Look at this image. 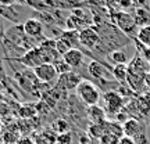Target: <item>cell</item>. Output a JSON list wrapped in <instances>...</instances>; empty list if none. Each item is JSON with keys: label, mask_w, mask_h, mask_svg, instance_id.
<instances>
[{"label": "cell", "mask_w": 150, "mask_h": 144, "mask_svg": "<svg viewBox=\"0 0 150 144\" xmlns=\"http://www.w3.org/2000/svg\"><path fill=\"white\" fill-rule=\"evenodd\" d=\"M111 22L127 36H136L138 33V25L134 20V15L128 11H111L110 13Z\"/></svg>", "instance_id": "obj_1"}, {"label": "cell", "mask_w": 150, "mask_h": 144, "mask_svg": "<svg viewBox=\"0 0 150 144\" xmlns=\"http://www.w3.org/2000/svg\"><path fill=\"white\" fill-rule=\"evenodd\" d=\"M75 91H76V96L79 97L81 101L88 107L97 105L100 101V97H102L99 87L95 83H92L91 80H82Z\"/></svg>", "instance_id": "obj_2"}, {"label": "cell", "mask_w": 150, "mask_h": 144, "mask_svg": "<svg viewBox=\"0 0 150 144\" xmlns=\"http://www.w3.org/2000/svg\"><path fill=\"white\" fill-rule=\"evenodd\" d=\"M124 136H128L134 139L138 144H146V128L145 125L136 118H129L128 121L122 123Z\"/></svg>", "instance_id": "obj_3"}, {"label": "cell", "mask_w": 150, "mask_h": 144, "mask_svg": "<svg viewBox=\"0 0 150 144\" xmlns=\"http://www.w3.org/2000/svg\"><path fill=\"white\" fill-rule=\"evenodd\" d=\"M103 101H104L106 112L111 115H118L125 107V97L114 90L106 91L103 94Z\"/></svg>", "instance_id": "obj_4"}, {"label": "cell", "mask_w": 150, "mask_h": 144, "mask_svg": "<svg viewBox=\"0 0 150 144\" xmlns=\"http://www.w3.org/2000/svg\"><path fill=\"white\" fill-rule=\"evenodd\" d=\"M17 61L21 63V64L24 65L25 68H28V70H29V68L35 70L36 67H39V65H42L46 63V55H45L42 48L36 46V47L28 50L25 54L17 57Z\"/></svg>", "instance_id": "obj_5"}, {"label": "cell", "mask_w": 150, "mask_h": 144, "mask_svg": "<svg viewBox=\"0 0 150 144\" xmlns=\"http://www.w3.org/2000/svg\"><path fill=\"white\" fill-rule=\"evenodd\" d=\"M36 78L39 79L40 83H45V85H56L57 83V79H59V74L54 68V64H50V63H45V64L39 65L33 70Z\"/></svg>", "instance_id": "obj_6"}, {"label": "cell", "mask_w": 150, "mask_h": 144, "mask_svg": "<svg viewBox=\"0 0 150 144\" xmlns=\"http://www.w3.org/2000/svg\"><path fill=\"white\" fill-rule=\"evenodd\" d=\"M79 43L88 50H95L100 43V33L96 28L86 27L79 31Z\"/></svg>", "instance_id": "obj_7"}, {"label": "cell", "mask_w": 150, "mask_h": 144, "mask_svg": "<svg viewBox=\"0 0 150 144\" xmlns=\"http://www.w3.org/2000/svg\"><path fill=\"white\" fill-rule=\"evenodd\" d=\"M83 79H81V76L78 74H75L74 71L67 72L64 75H60L56 86L65 91H71V90H76V87L79 86V83Z\"/></svg>", "instance_id": "obj_8"}, {"label": "cell", "mask_w": 150, "mask_h": 144, "mask_svg": "<svg viewBox=\"0 0 150 144\" xmlns=\"http://www.w3.org/2000/svg\"><path fill=\"white\" fill-rule=\"evenodd\" d=\"M88 72L92 78H96L99 80H111L114 79L111 70H108L107 67H104L102 63H99L96 60H92L88 65Z\"/></svg>", "instance_id": "obj_9"}, {"label": "cell", "mask_w": 150, "mask_h": 144, "mask_svg": "<svg viewBox=\"0 0 150 144\" xmlns=\"http://www.w3.org/2000/svg\"><path fill=\"white\" fill-rule=\"evenodd\" d=\"M22 28H24V32L27 36H29L31 39H39L40 40V37L43 35V21L40 20H38V18H28L24 21L22 24Z\"/></svg>", "instance_id": "obj_10"}, {"label": "cell", "mask_w": 150, "mask_h": 144, "mask_svg": "<svg viewBox=\"0 0 150 144\" xmlns=\"http://www.w3.org/2000/svg\"><path fill=\"white\" fill-rule=\"evenodd\" d=\"M149 71H150V65L147 64V63H146L142 57H140L139 54H136L134 58L129 61V64H128V74L146 76Z\"/></svg>", "instance_id": "obj_11"}, {"label": "cell", "mask_w": 150, "mask_h": 144, "mask_svg": "<svg viewBox=\"0 0 150 144\" xmlns=\"http://www.w3.org/2000/svg\"><path fill=\"white\" fill-rule=\"evenodd\" d=\"M86 117L89 118L92 123H103L107 121V112L100 105H92V107H88Z\"/></svg>", "instance_id": "obj_12"}, {"label": "cell", "mask_w": 150, "mask_h": 144, "mask_svg": "<svg viewBox=\"0 0 150 144\" xmlns=\"http://www.w3.org/2000/svg\"><path fill=\"white\" fill-rule=\"evenodd\" d=\"M83 57L85 55H83V53L81 51L79 48H71L68 53L63 55V60L74 70V68H79L81 65H82Z\"/></svg>", "instance_id": "obj_13"}, {"label": "cell", "mask_w": 150, "mask_h": 144, "mask_svg": "<svg viewBox=\"0 0 150 144\" xmlns=\"http://www.w3.org/2000/svg\"><path fill=\"white\" fill-rule=\"evenodd\" d=\"M45 3L47 4L49 8L54 10H75L79 7V3L75 0H45Z\"/></svg>", "instance_id": "obj_14"}, {"label": "cell", "mask_w": 150, "mask_h": 144, "mask_svg": "<svg viewBox=\"0 0 150 144\" xmlns=\"http://www.w3.org/2000/svg\"><path fill=\"white\" fill-rule=\"evenodd\" d=\"M134 20L136 22L138 28L149 27L150 25V10L145 8V7H135L134 8Z\"/></svg>", "instance_id": "obj_15"}, {"label": "cell", "mask_w": 150, "mask_h": 144, "mask_svg": "<svg viewBox=\"0 0 150 144\" xmlns=\"http://www.w3.org/2000/svg\"><path fill=\"white\" fill-rule=\"evenodd\" d=\"M57 136H59V134L50 128V129L43 130L42 133L36 134V136L33 137V141H35V144H56Z\"/></svg>", "instance_id": "obj_16"}, {"label": "cell", "mask_w": 150, "mask_h": 144, "mask_svg": "<svg viewBox=\"0 0 150 144\" xmlns=\"http://www.w3.org/2000/svg\"><path fill=\"white\" fill-rule=\"evenodd\" d=\"M114 79L118 80L120 83H127L128 78V65H114L111 68Z\"/></svg>", "instance_id": "obj_17"}, {"label": "cell", "mask_w": 150, "mask_h": 144, "mask_svg": "<svg viewBox=\"0 0 150 144\" xmlns=\"http://www.w3.org/2000/svg\"><path fill=\"white\" fill-rule=\"evenodd\" d=\"M108 60L114 65H128V55L122 50H112L108 54Z\"/></svg>", "instance_id": "obj_18"}, {"label": "cell", "mask_w": 150, "mask_h": 144, "mask_svg": "<svg viewBox=\"0 0 150 144\" xmlns=\"http://www.w3.org/2000/svg\"><path fill=\"white\" fill-rule=\"evenodd\" d=\"M18 115L22 119H32L38 115L36 105L35 104H24V105L18 108Z\"/></svg>", "instance_id": "obj_19"}, {"label": "cell", "mask_w": 150, "mask_h": 144, "mask_svg": "<svg viewBox=\"0 0 150 144\" xmlns=\"http://www.w3.org/2000/svg\"><path fill=\"white\" fill-rule=\"evenodd\" d=\"M135 40L139 42L146 47H150V25L149 27H143L138 29V33L135 36Z\"/></svg>", "instance_id": "obj_20"}, {"label": "cell", "mask_w": 150, "mask_h": 144, "mask_svg": "<svg viewBox=\"0 0 150 144\" xmlns=\"http://www.w3.org/2000/svg\"><path fill=\"white\" fill-rule=\"evenodd\" d=\"M107 122V121H106ZM106 122L103 123H92L89 129H88V132L91 134L92 137H96V139H100L102 136L106 134Z\"/></svg>", "instance_id": "obj_21"}, {"label": "cell", "mask_w": 150, "mask_h": 144, "mask_svg": "<svg viewBox=\"0 0 150 144\" xmlns=\"http://www.w3.org/2000/svg\"><path fill=\"white\" fill-rule=\"evenodd\" d=\"M61 37H64L65 40H68L71 43V46L74 48H78V46H81L79 43V31H64Z\"/></svg>", "instance_id": "obj_22"}, {"label": "cell", "mask_w": 150, "mask_h": 144, "mask_svg": "<svg viewBox=\"0 0 150 144\" xmlns=\"http://www.w3.org/2000/svg\"><path fill=\"white\" fill-rule=\"evenodd\" d=\"M106 133L112 134V136H117V137H122L124 136V129L122 125H118V122H106Z\"/></svg>", "instance_id": "obj_23"}, {"label": "cell", "mask_w": 150, "mask_h": 144, "mask_svg": "<svg viewBox=\"0 0 150 144\" xmlns=\"http://www.w3.org/2000/svg\"><path fill=\"white\" fill-rule=\"evenodd\" d=\"M71 48H74V47L71 46V43L68 42V40H65L64 37L60 36L59 39L56 40V50H57V53H59L60 55H64V54H67Z\"/></svg>", "instance_id": "obj_24"}, {"label": "cell", "mask_w": 150, "mask_h": 144, "mask_svg": "<svg viewBox=\"0 0 150 144\" xmlns=\"http://www.w3.org/2000/svg\"><path fill=\"white\" fill-rule=\"evenodd\" d=\"M52 129L57 134H61V133H67L68 129H70V123L67 122L65 119H56L52 125Z\"/></svg>", "instance_id": "obj_25"}, {"label": "cell", "mask_w": 150, "mask_h": 144, "mask_svg": "<svg viewBox=\"0 0 150 144\" xmlns=\"http://www.w3.org/2000/svg\"><path fill=\"white\" fill-rule=\"evenodd\" d=\"M24 3H27L29 7H32L33 10L40 11V10H49L50 8L47 7V4L45 3V0H24Z\"/></svg>", "instance_id": "obj_26"}, {"label": "cell", "mask_w": 150, "mask_h": 144, "mask_svg": "<svg viewBox=\"0 0 150 144\" xmlns=\"http://www.w3.org/2000/svg\"><path fill=\"white\" fill-rule=\"evenodd\" d=\"M135 43H136V48H138V53H139V55L145 60L147 64L150 65V47H146V46L140 44V43L136 42V40H135Z\"/></svg>", "instance_id": "obj_27"}, {"label": "cell", "mask_w": 150, "mask_h": 144, "mask_svg": "<svg viewBox=\"0 0 150 144\" xmlns=\"http://www.w3.org/2000/svg\"><path fill=\"white\" fill-rule=\"evenodd\" d=\"M54 68H56V71H57L59 76L60 75H64V74H67V72H71V71H72V68L65 63L64 60H59L57 63H54Z\"/></svg>", "instance_id": "obj_28"}, {"label": "cell", "mask_w": 150, "mask_h": 144, "mask_svg": "<svg viewBox=\"0 0 150 144\" xmlns=\"http://www.w3.org/2000/svg\"><path fill=\"white\" fill-rule=\"evenodd\" d=\"M99 144H120V137L106 133L99 139Z\"/></svg>", "instance_id": "obj_29"}, {"label": "cell", "mask_w": 150, "mask_h": 144, "mask_svg": "<svg viewBox=\"0 0 150 144\" xmlns=\"http://www.w3.org/2000/svg\"><path fill=\"white\" fill-rule=\"evenodd\" d=\"M35 105H36L38 115H46V114H49V112H50V110H52V108L49 107V105L43 101V100H40L39 103H36Z\"/></svg>", "instance_id": "obj_30"}, {"label": "cell", "mask_w": 150, "mask_h": 144, "mask_svg": "<svg viewBox=\"0 0 150 144\" xmlns=\"http://www.w3.org/2000/svg\"><path fill=\"white\" fill-rule=\"evenodd\" d=\"M56 144H72V136H71V133L67 132V133L59 134Z\"/></svg>", "instance_id": "obj_31"}, {"label": "cell", "mask_w": 150, "mask_h": 144, "mask_svg": "<svg viewBox=\"0 0 150 144\" xmlns=\"http://www.w3.org/2000/svg\"><path fill=\"white\" fill-rule=\"evenodd\" d=\"M120 144H138V143H136L134 139L128 137V136H122V137L120 139Z\"/></svg>", "instance_id": "obj_32"}, {"label": "cell", "mask_w": 150, "mask_h": 144, "mask_svg": "<svg viewBox=\"0 0 150 144\" xmlns=\"http://www.w3.org/2000/svg\"><path fill=\"white\" fill-rule=\"evenodd\" d=\"M6 31H7V29L4 28V24L1 22V18H0V43H3V39H4Z\"/></svg>", "instance_id": "obj_33"}, {"label": "cell", "mask_w": 150, "mask_h": 144, "mask_svg": "<svg viewBox=\"0 0 150 144\" xmlns=\"http://www.w3.org/2000/svg\"><path fill=\"white\" fill-rule=\"evenodd\" d=\"M17 144H35L33 139H29V137H22L17 141Z\"/></svg>", "instance_id": "obj_34"}, {"label": "cell", "mask_w": 150, "mask_h": 144, "mask_svg": "<svg viewBox=\"0 0 150 144\" xmlns=\"http://www.w3.org/2000/svg\"><path fill=\"white\" fill-rule=\"evenodd\" d=\"M17 0H0V6H14Z\"/></svg>", "instance_id": "obj_35"}, {"label": "cell", "mask_w": 150, "mask_h": 144, "mask_svg": "<svg viewBox=\"0 0 150 144\" xmlns=\"http://www.w3.org/2000/svg\"><path fill=\"white\" fill-rule=\"evenodd\" d=\"M145 80H146V86H147V87H150V71L147 72V75H146Z\"/></svg>", "instance_id": "obj_36"}, {"label": "cell", "mask_w": 150, "mask_h": 144, "mask_svg": "<svg viewBox=\"0 0 150 144\" xmlns=\"http://www.w3.org/2000/svg\"><path fill=\"white\" fill-rule=\"evenodd\" d=\"M146 121H147V123H149V125H150V114H149V115H147V117H146Z\"/></svg>", "instance_id": "obj_37"}, {"label": "cell", "mask_w": 150, "mask_h": 144, "mask_svg": "<svg viewBox=\"0 0 150 144\" xmlns=\"http://www.w3.org/2000/svg\"><path fill=\"white\" fill-rule=\"evenodd\" d=\"M18 1H24V0H18Z\"/></svg>", "instance_id": "obj_38"}, {"label": "cell", "mask_w": 150, "mask_h": 144, "mask_svg": "<svg viewBox=\"0 0 150 144\" xmlns=\"http://www.w3.org/2000/svg\"><path fill=\"white\" fill-rule=\"evenodd\" d=\"M149 10H150V4H149Z\"/></svg>", "instance_id": "obj_39"}]
</instances>
